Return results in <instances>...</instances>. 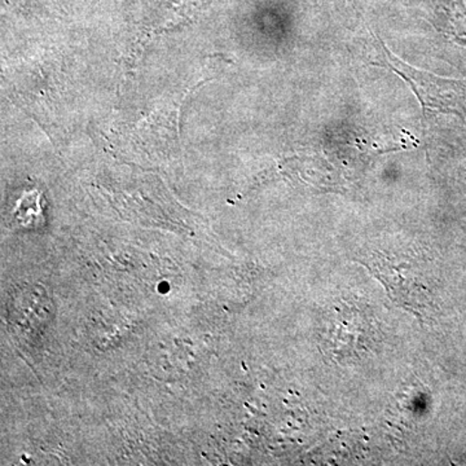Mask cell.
<instances>
[{"mask_svg": "<svg viewBox=\"0 0 466 466\" xmlns=\"http://www.w3.org/2000/svg\"><path fill=\"white\" fill-rule=\"evenodd\" d=\"M443 21V32L447 33L453 41L466 46V7L464 2H447L443 5V14L441 15Z\"/></svg>", "mask_w": 466, "mask_h": 466, "instance_id": "2", "label": "cell"}, {"mask_svg": "<svg viewBox=\"0 0 466 466\" xmlns=\"http://www.w3.org/2000/svg\"><path fill=\"white\" fill-rule=\"evenodd\" d=\"M383 57H385V63L388 64L389 67H391L395 73L403 76L404 79L410 85L412 90L415 91L417 97L421 101L424 108L440 109L444 110L443 99L438 95H441V88L438 86L444 84L443 79L435 78L424 73L417 72L412 67L407 66L406 64L401 63L398 60L391 52L386 50L385 46L382 45Z\"/></svg>", "mask_w": 466, "mask_h": 466, "instance_id": "1", "label": "cell"}]
</instances>
